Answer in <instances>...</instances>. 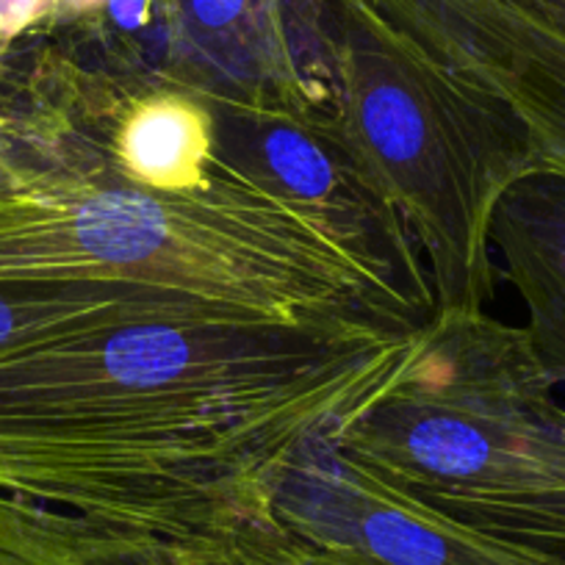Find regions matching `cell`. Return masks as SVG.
Masks as SVG:
<instances>
[{
	"label": "cell",
	"instance_id": "obj_7",
	"mask_svg": "<svg viewBox=\"0 0 565 565\" xmlns=\"http://www.w3.org/2000/svg\"><path fill=\"white\" fill-rule=\"evenodd\" d=\"M491 244L526 308V339L552 385H565V178L530 172L499 200Z\"/></svg>",
	"mask_w": 565,
	"mask_h": 565
},
{
	"label": "cell",
	"instance_id": "obj_5",
	"mask_svg": "<svg viewBox=\"0 0 565 565\" xmlns=\"http://www.w3.org/2000/svg\"><path fill=\"white\" fill-rule=\"evenodd\" d=\"M433 34L449 67L513 114L532 172L565 178V29L541 0H436Z\"/></svg>",
	"mask_w": 565,
	"mask_h": 565
},
{
	"label": "cell",
	"instance_id": "obj_3",
	"mask_svg": "<svg viewBox=\"0 0 565 565\" xmlns=\"http://www.w3.org/2000/svg\"><path fill=\"white\" fill-rule=\"evenodd\" d=\"M335 14L339 145L430 260L438 308L488 311L493 214L532 172L519 122L385 0H335Z\"/></svg>",
	"mask_w": 565,
	"mask_h": 565
},
{
	"label": "cell",
	"instance_id": "obj_1",
	"mask_svg": "<svg viewBox=\"0 0 565 565\" xmlns=\"http://www.w3.org/2000/svg\"><path fill=\"white\" fill-rule=\"evenodd\" d=\"M416 330L136 322L0 355V491L172 546L269 519L297 449L385 388Z\"/></svg>",
	"mask_w": 565,
	"mask_h": 565
},
{
	"label": "cell",
	"instance_id": "obj_10",
	"mask_svg": "<svg viewBox=\"0 0 565 565\" xmlns=\"http://www.w3.org/2000/svg\"><path fill=\"white\" fill-rule=\"evenodd\" d=\"M170 565H311L269 519L205 546L183 548Z\"/></svg>",
	"mask_w": 565,
	"mask_h": 565
},
{
	"label": "cell",
	"instance_id": "obj_4",
	"mask_svg": "<svg viewBox=\"0 0 565 565\" xmlns=\"http://www.w3.org/2000/svg\"><path fill=\"white\" fill-rule=\"evenodd\" d=\"M330 427L297 449L269 513L311 565H565V554L460 524L396 491L358 466Z\"/></svg>",
	"mask_w": 565,
	"mask_h": 565
},
{
	"label": "cell",
	"instance_id": "obj_12",
	"mask_svg": "<svg viewBox=\"0 0 565 565\" xmlns=\"http://www.w3.org/2000/svg\"><path fill=\"white\" fill-rule=\"evenodd\" d=\"M247 7L249 0H189V18L198 29V40H209L211 51L220 40L233 42V31L236 25L242 29Z\"/></svg>",
	"mask_w": 565,
	"mask_h": 565
},
{
	"label": "cell",
	"instance_id": "obj_2",
	"mask_svg": "<svg viewBox=\"0 0 565 565\" xmlns=\"http://www.w3.org/2000/svg\"><path fill=\"white\" fill-rule=\"evenodd\" d=\"M122 111L70 114L42 183L0 198V280L156 282L306 328L418 330L436 317L402 233L286 198L222 159L183 192L128 181L111 148Z\"/></svg>",
	"mask_w": 565,
	"mask_h": 565
},
{
	"label": "cell",
	"instance_id": "obj_9",
	"mask_svg": "<svg viewBox=\"0 0 565 565\" xmlns=\"http://www.w3.org/2000/svg\"><path fill=\"white\" fill-rule=\"evenodd\" d=\"M186 546L103 530L0 491V565H161Z\"/></svg>",
	"mask_w": 565,
	"mask_h": 565
},
{
	"label": "cell",
	"instance_id": "obj_6",
	"mask_svg": "<svg viewBox=\"0 0 565 565\" xmlns=\"http://www.w3.org/2000/svg\"><path fill=\"white\" fill-rule=\"evenodd\" d=\"M136 322L286 324L194 291L134 280H0V355L40 341Z\"/></svg>",
	"mask_w": 565,
	"mask_h": 565
},
{
	"label": "cell",
	"instance_id": "obj_8",
	"mask_svg": "<svg viewBox=\"0 0 565 565\" xmlns=\"http://www.w3.org/2000/svg\"><path fill=\"white\" fill-rule=\"evenodd\" d=\"M214 114L189 92H141L114 130V161L128 181L161 192L203 186L216 167Z\"/></svg>",
	"mask_w": 565,
	"mask_h": 565
},
{
	"label": "cell",
	"instance_id": "obj_11",
	"mask_svg": "<svg viewBox=\"0 0 565 565\" xmlns=\"http://www.w3.org/2000/svg\"><path fill=\"white\" fill-rule=\"evenodd\" d=\"M513 541L565 554V488L548 497L546 502L537 504V508H532L519 521Z\"/></svg>",
	"mask_w": 565,
	"mask_h": 565
},
{
	"label": "cell",
	"instance_id": "obj_13",
	"mask_svg": "<svg viewBox=\"0 0 565 565\" xmlns=\"http://www.w3.org/2000/svg\"><path fill=\"white\" fill-rule=\"evenodd\" d=\"M541 3L543 9H546V12L565 29V0H541Z\"/></svg>",
	"mask_w": 565,
	"mask_h": 565
}]
</instances>
